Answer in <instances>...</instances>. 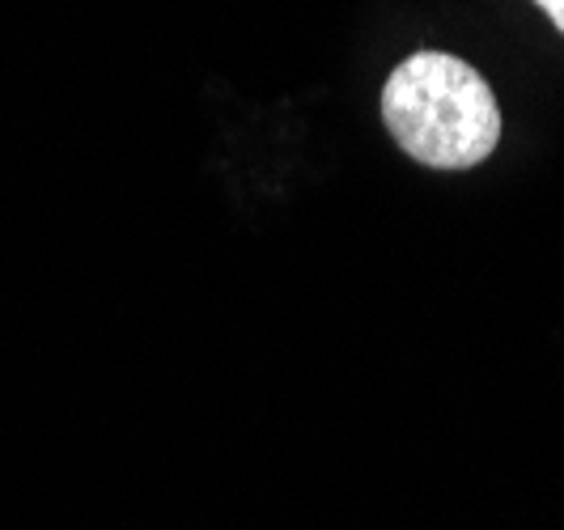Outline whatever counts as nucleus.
Here are the masks:
<instances>
[{
	"mask_svg": "<svg viewBox=\"0 0 564 530\" xmlns=\"http://www.w3.org/2000/svg\"><path fill=\"white\" fill-rule=\"evenodd\" d=\"M382 119L395 144L421 166L471 170L501 140L492 85L458 56L416 52L387 77Z\"/></svg>",
	"mask_w": 564,
	"mask_h": 530,
	"instance_id": "1",
	"label": "nucleus"
},
{
	"mask_svg": "<svg viewBox=\"0 0 564 530\" xmlns=\"http://www.w3.org/2000/svg\"><path fill=\"white\" fill-rule=\"evenodd\" d=\"M535 4L543 9V13H547V18H552V26L564 34V0H535Z\"/></svg>",
	"mask_w": 564,
	"mask_h": 530,
	"instance_id": "2",
	"label": "nucleus"
}]
</instances>
